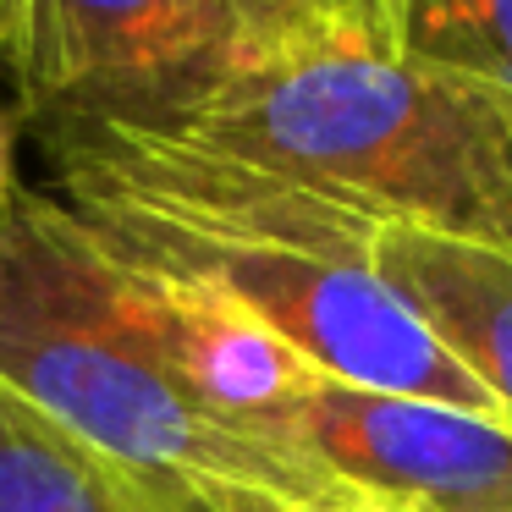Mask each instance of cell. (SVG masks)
<instances>
[{
  "label": "cell",
  "instance_id": "6da1fadb",
  "mask_svg": "<svg viewBox=\"0 0 512 512\" xmlns=\"http://www.w3.org/2000/svg\"><path fill=\"white\" fill-rule=\"evenodd\" d=\"M34 133L61 199L122 259L243 303L336 380L501 413L380 276L386 215L177 133L116 122Z\"/></svg>",
  "mask_w": 512,
  "mask_h": 512
},
{
  "label": "cell",
  "instance_id": "7a4b0ae2",
  "mask_svg": "<svg viewBox=\"0 0 512 512\" xmlns=\"http://www.w3.org/2000/svg\"><path fill=\"white\" fill-rule=\"evenodd\" d=\"M0 386L144 474L210 496L369 512L320 463L237 430L188 386L138 265L61 193L23 188L0 215Z\"/></svg>",
  "mask_w": 512,
  "mask_h": 512
},
{
  "label": "cell",
  "instance_id": "3957f363",
  "mask_svg": "<svg viewBox=\"0 0 512 512\" xmlns=\"http://www.w3.org/2000/svg\"><path fill=\"white\" fill-rule=\"evenodd\" d=\"M166 133L386 221L512 248V105L380 45L232 61Z\"/></svg>",
  "mask_w": 512,
  "mask_h": 512
},
{
  "label": "cell",
  "instance_id": "277c9868",
  "mask_svg": "<svg viewBox=\"0 0 512 512\" xmlns=\"http://www.w3.org/2000/svg\"><path fill=\"white\" fill-rule=\"evenodd\" d=\"M28 127L166 133L237 61L226 0H23L6 50Z\"/></svg>",
  "mask_w": 512,
  "mask_h": 512
},
{
  "label": "cell",
  "instance_id": "5b68a950",
  "mask_svg": "<svg viewBox=\"0 0 512 512\" xmlns=\"http://www.w3.org/2000/svg\"><path fill=\"white\" fill-rule=\"evenodd\" d=\"M254 435L320 463L369 512H512V419L490 408L314 375Z\"/></svg>",
  "mask_w": 512,
  "mask_h": 512
},
{
  "label": "cell",
  "instance_id": "8992f818",
  "mask_svg": "<svg viewBox=\"0 0 512 512\" xmlns=\"http://www.w3.org/2000/svg\"><path fill=\"white\" fill-rule=\"evenodd\" d=\"M375 259L435 342L512 419V248L386 221Z\"/></svg>",
  "mask_w": 512,
  "mask_h": 512
},
{
  "label": "cell",
  "instance_id": "52a82bcc",
  "mask_svg": "<svg viewBox=\"0 0 512 512\" xmlns=\"http://www.w3.org/2000/svg\"><path fill=\"white\" fill-rule=\"evenodd\" d=\"M0 512H221V501L100 452L0 386Z\"/></svg>",
  "mask_w": 512,
  "mask_h": 512
},
{
  "label": "cell",
  "instance_id": "ba28073f",
  "mask_svg": "<svg viewBox=\"0 0 512 512\" xmlns=\"http://www.w3.org/2000/svg\"><path fill=\"white\" fill-rule=\"evenodd\" d=\"M397 56L512 105V0H402Z\"/></svg>",
  "mask_w": 512,
  "mask_h": 512
},
{
  "label": "cell",
  "instance_id": "9c48e42d",
  "mask_svg": "<svg viewBox=\"0 0 512 512\" xmlns=\"http://www.w3.org/2000/svg\"><path fill=\"white\" fill-rule=\"evenodd\" d=\"M237 28V61L309 45H391L386 0H226Z\"/></svg>",
  "mask_w": 512,
  "mask_h": 512
},
{
  "label": "cell",
  "instance_id": "30bf717a",
  "mask_svg": "<svg viewBox=\"0 0 512 512\" xmlns=\"http://www.w3.org/2000/svg\"><path fill=\"white\" fill-rule=\"evenodd\" d=\"M17 122L23 116L0 100V215L23 199V177H17Z\"/></svg>",
  "mask_w": 512,
  "mask_h": 512
},
{
  "label": "cell",
  "instance_id": "8fae6325",
  "mask_svg": "<svg viewBox=\"0 0 512 512\" xmlns=\"http://www.w3.org/2000/svg\"><path fill=\"white\" fill-rule=\"evenodd\" d=\"M221 512H325V507H298V501H276V496H215Z\"/></svg>",
  "mask_w": 512,
  "mask_h": 512
},
{
  "label": "cell",
  "instance_id": "7c38bea8",
  "mask_svg": "<svg viewBox=\"0 0 512 512\" xmlns=\"http://www.w3.org/2000/svg\"><path fill=\"white\" fill-rule=\"evenodd\" d=\"M17 12H23V0H0V56L12 50V34H17Z\"/></svg>",
  "mask_w": 512,
  "mask_h": 512
},
{
  "label": "cell",
  "instance_id": "4fadbf2b",
  "mask_svg": "<svg viewBox=\"0 0 512 512\" xmlns=\"http://www.w3.org/2000/svg\"><path fill=\"white\" fill-rule=\"evenodd\" d=\"M386 17H391V45H397V17H402V0H386Z\"/></svg>",
  "mask_w": 512,
  "mask_h": 512
}]
</instances>
